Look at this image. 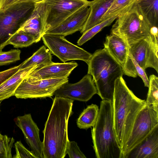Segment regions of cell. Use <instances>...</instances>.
I'll return each mask as SVG.
<instances>
[{
	"label": "cell",
	"instance_id": "cell-1",
	"mask_svg": "<svg viewBox=\"0 0 158 158\" xmlns=\"http://www.w3.org/2000/svg\"><path fill=\"white\" fill-rule=\"evenodd\" d=\"M74 100L55 96L43 131L44 158H64L69 140L68 127Z\"/></svg>",
	"mask_w": 158,
	"mask_h": 158
},
{
	"label": "cell",
	"instance_id": "cell-2",
	"mask_svg": "<svg viewBox=\"0 0 158 158\" xmlns=\"http://www.w3.org/2000/svg\"><path fill=\"white\" fill-rule=\"evenodd\" d=\"M145 101L135 96L127 86L122 77L114 84L112 105L115 132L121 149L130 134L138 113Z\"/></svg>",
	"mask_w": 158,
	"mask_h": 158
},
{
	"label": "cell",
	"instance_id": "cell-3",
	"mask_svg": "<svg viewBox=\"0 0 158 158\" xmlns=\"http://www.w3.org/2000/svg\"><path fill=\"white\" fill-rule=\"evenodd\" d=\"M91 135L96 158H122L121 149L114 129L112 101H101Z\"/></svg>",
	"mask_w": 158,
	"mask_h": 158
},
{
	"label": "cell",
	"instance_id": "cell-4",
	"mask_svg": "<svg viewBox=\"0 0 158 158\" xmlns=\"http://www.w3.org/2000/svg\"><path fill=\"white\" fill-rule=\"evenodd\" d=\"M87 64L97 94L102 100L112 101L115 81L123 74L121 65L104 48L96 51Z\"/></svg>",
	"mask_w": 158,
	"mask_h": 158
},
{
	"label": "cell",
	"instance_id": "cell-5",
	"mask_svg": "<svg viewBox=\"0 0 158 158\" xmlns=\"http://www.w3.org/2000/svg\"><path fill=\"white\" fill-rule=\"evenodd\" d=\"M116 19L111 33L122 38L128 45L142 39L149 38L158 47V28L150 26L135 3L130 10Z\"/></svg>",
	"mask_w": 158,
	"mask_h": 158
},
{
	"label": "cell",
	"instance_id": "cell-6",
	"mask_svg": "<svg viewBox=\"0 0 158 158\" xmlns=\"http://www.w3.org/2000/svg\"><path fill=\"white\" fill-rule=\"evenodd\" d=\"M36 3L22 2L0 9V50L7 45L11 37L30 17Z\"/></svg>",
	"mask_w": 158,
	"mask_h": 158
},
{
	"label": "cell",
	"instance_id": "cell-7",
	"mask_svg": "<svg viewBox=\"0 0 158 158\" xmlns=\"http://www.w3.org/2000/svg\"><path fill=\"white\" fill-rule=\"evenodd\" d=\"M87 0H43L41 16L44 33L56 27L68 16L89 4Z\"/></svg>",
	"mask_w": 158,
	"mask_h": 158
},
{
	"label": "cell",
	"instance_id": "cell-8",
	"mask_svg": "<svg viewBox=\"0 0 158 158\" xmlns=\"http://www.w3.org/2000/svg\"><path fill=\"white\" fill-rule=\"evenodd\" d=\"M158 125V113L145 104L137 115L128 138L121 149L122 158H124Z\"/></svg>",
	"mask_w": 158,
	"mask_h": 158
},
{
	"label": "cell",
	"instance_id": "cell-9",
	"mask_svg": "<svg viewBox=\"0 0 158 158\" xmlns=\"http://www.w3.org/2000/svg\"><path fill=\"white\" fill-rule=\"evenodd\" d=\"M42 39L51 53L63 63L79 60L87 64L92 56V54L69 42L64 36L45 33Z\"/></svg>",
	"mask_w": 158,
	"mask_h": 158
},
{
	"label": "cell",
	"instance_id": "cell-10",
	"mask_svg": "<svg viewBox=\"0 0 158 158\" xmlns=\"http://www.w3.org/2000/svg\"><path fill=\"white\" fill-rule=\"evenodd\" d=\"M68 81V77L32 80L26 77L16 89L14 96L24 99L51 98L58 89Z\"/></svg>",
	"mask_w": 158,
	"mask_h": 158
},
{
	"label": "cell",
	"instance_id": "cell-11",
	"mask_svg": "<svg viewBox=\"0 0 158 158\" xmlns=\"http://www.w3.org/2000/svg\"><path fill=\"white\" fill-rule=\"evenodd\" d=\"M97 93L92 76L87 74L77 83L72 84L68 82L64 84L55 92L53 95L74 101L87 102Z\"/></svg>",
	"mask_w": 158,
	"mask_h": 158
},
{
	"label": "cell",
	"instance_id": "cell-12",
	"mask_svg": "<svg viewBox=\"0 0 158 158\" xmlns=\"http://www.w3.org/2000/svg\"><path fill=\"white\" fill-rule=\"evenodd\" d=\"M128 46L130 52L140 67L144 69L153 68L158 73V48L151 39H142Z\"/></svg>",
	"mask_w": 158,
	"mask_h": 158
},
{
	"label": "cell",
	"instance_id": "cell-13",
	"mask_svg": "<svg viewBox=\"0 0 158 158\" xmlns=\"http://www.w3.org/2000/svg\"><path fill=\"white\" fill-rule=\"evenodd\" d=\"M16 125L21 130L25 139L37 158H44L43 143L40 138V129L30 114L18 116L15 119Z\"/></svg>",
	"mask_w": 158,
	"mask_h": 158
},
{
	"label": "cell",
	"instance_id": "cell-14",
	"mask_svg": "<svg viewBox=\"0 0 158 158\" xmlns=\"http://www.w3.org/2000/svg\"><path fill=\"white\" fill-rule=\"evenodd\" d=\"M78 65L75 61L62 63L52 62L37 67L27 77L32 80L67 78Z\"/></svg>",
	"mask_w": 158,
	"mask_h": 158
},
{
	"label": "cell",
	"instance_id": "cell-15",
	"mask_svg": "<svg viewBox=\"0 0 158 158\" xmlns=\"http://www.w3.org/2000/svg\"><path fill=\"white\" fill-rule=\"evenodd\" d=\"M90 11L89 5H85L68 16L58 26L47 31L45 33L65 37L77 31H80L87 19Z\"/></svg>",
	"mask_w": 158,
	"mask_h": 158
},
{
	"label": "cell",
	"instance_id": "cell-16",
	"mask_svg": "<svg viewBox=\"0 0 158 158\" xmlns=\"http://www.w3.org/2000/svg\"><path fill=\"white\" fill-rule=\"evenodd\" d=\"M124 158H158V125Z\"/></svg>",
	"mask_w": 158,
	"mask_h": 158
},
{
	"label": "cell",
	"instance_id": "cell-17",
	"mask_svg": "<svg viewBox=\"0 0 158 158\" xmlns=\"http://www.w3.org/2000/svg\"><path fill=\"white\" fill-rule=\"evenodd\" d=\"M104 48L122 67L127 58L129 46L127 42L120 36L111 33L106 36Z\"/></svg>",
	"mask_w": 158,
	"mask_h": 158
},
{
	"label": "cell",
	"instance_id": "cell-18",
	"mask_svg": "<svg viewBox=\"0 0 158 158\" xmlns=\"http://www.w3.org/2000/svg\"><path fill=\"white\" fill-rule=\"evenodd\" d=\"M19 31L33 36L36 43L40 40L44 34L41 16V1L36 3L33 12L18 31Z\"/></svg>",
	"mask_w": 158,
	"mask_h": 158
},
{
	"label": "cell",
	"instance_id": "cell-19",
	"mask_svg": "<svg viewBox=\"0 0 158 158\" xmlns=\"http://www.w3.org/2000/svg\"><path fill=\"white\" fill-rule=\"evenodd\" d=\"M38 67L34 66L20 69L12 76L0 85V102L14 96L15 91L30 72Z\"/></svg>",
	"mask_w": 158,
	"mask_h": 158
},
{
	"label": "cell",
	"instance_id": "cell-20",
	"mask_svg": "<svg viewBox=\"0 0 158 158\" xmlns=\"http://www.w3.org/2000/svg\"><path fill=\"white\" fill-rule=\"evenodd\" d=\"M114 0H94L89 1L90 8L87 19L80 31L83 34L87 30L101 23V19L110 7Z\"/></svg>",
	"mask_w": 158,
	"mask_h": 158
},
{
	"label": "cell",
	"instance_id": "cell-21",
	"mask_svg": "<svg viewBox=\"0 0 158 158\" xmlns=\"http://www.w3.org/2000/svg\"><path fill=\"white\" fill-rule=\"evenodd\" d=\"M135 3L150 26L158 28V0H139Z\"/></svg>",
	"mask_w": 158,
	"mask_h": 158
},
{
	"label": "cell",
	"instance_id": "cell-22",
	"mask_svg": "<svg viewBox=\"0 0 158 158\" xmlns=\"http://www.w3.org/2000/svg\"><path fill=\"white\" fill-rule=\"evenodd\" d=\"M52 54L46 46L43 45L29 58L21 63L20 69L34 66L39 67L52 62Z\"/></svg>",
	"mask_w": 158,
	"mask_h": 158
},
{
	"label": "cell",
	"instance_id": "cell-23",
	"mask_svg": "<svg viewBox=\"0 0 158 158\" xmlns=\"http://www.w3.org/2000/svg\"><path fill=\"white\" fill-rule=\"evenodd\" d=\"M126 61L122 67L123 74L129 77H136L139 76L142 79L145 86L148 87L149 80L145 69L140 67L135 61L129 51Z\"/></svg>",
	"mask_w": 158,
	"mask_h": 158
},
{
	"label": "cell",
	"instance_id": "cell-24",
	"mask_svg": "<svg viewBox=\"0 0 158 158\" xmlns=\"http://www.w3.org/2000/svg\"><path fill=\"white\" fill-rule=\"evenodd\" d=\"M99 108L96 104H92L84 110L77 120L78 127L87 129L94 125L98 115Z\"/></svg>",
	"mask_w": 158,
	"mask_h": 158
},
{
	"label": "cell",
	"instance_id": "cell-25",
	"mask_svg": "<svg viewBox=\"0 0 158 158\" xmlns=\"http://www.w3.org/2000/svg\"><path fill=\"white\" fill-rule=\"evenodd\" d=\"M136 0H114L107 11L102 18L101 23L115 16H119L130 10Z\"/></svg>",
	"mask_w": 158,
	"mask_h": 158
},
{
	"label": "cell",
	"instance_id": "cell-26",
	"mask_svg": "<svg viewBox=\"0 0 158 158\" xmlns=\"http://www.w3.org/2000/svg\"><path fill=\"white\" fill-rule=\"evenodd\" d=\"M149 89L146 104L152 107L158 113V78L154 74L149 78Z\"/></svg>",
	"mask_w": 158,
	"mask_h": 158
},
{
	"label": "cell",
	"instance_id": "cell-27",
	"mask_svg": "<svg viewBox=\"0 0 158 158\" xmlns=\"http://www.w3.org/2000/svg\"><path fill=\"white\" fill-rule=\"evenodd\" d=\"M35 43L34 38L32 35L22 31H18L10 38L7 45H12L14 48L26 47Z\"/></svg>",
	"mask_w": 158,
	"mask_h": 158
},
{
	"label": "cell",
	"instance_id": "cell-28",
	"mask_svg": "<svg viewBox=\"0 0 158 158\" xmlns=\"http://www.w3.org/2000/svg\"><path fill=\"white\" fill-rule=\"evenodd\" d=\"M115 16L104 20L84 32L77 41V44L81 46L91 39L104 27L110 25L118 16Z\"/></svg>",
	"mask_w": 158,
	"mask_h": 158
},
{
	"label": "cell",
	"instance_id": "cell-29",
	"mask_svg": "<svg viewBox=\"0 0 158 158\" xmlns=\"http://www.w3.org/2000/svg\"><path fill=\"white\" fill-rule=\"evenodd\" d=\"M15 140L13 137L3 135L0 139V158H12L11 150Z\"/></svg>",
	"mask_w": 158,
	"mask_h": 158
},
{
	"label": "cell",
	"instance_id": "cell-30",
	"mask_svg": "<svg viewBox=\"0 0 158 158\" xmlns=\"http://www.w3.org/2000/svg\"><path fill=\"white\" fill-rule=\"evenodd\" d=\"M21 52L18 49L7 52L0 50V66L8 65L20 60Z\"/></svg>",
	"mask_w": 158,
	"mask_h": 158
},
{
	"label": "cell",
	"instance_id": "cell-31",
	"mask_svg": "<svg viewBox=\"0 0 158 158\" xmlns=\"http://www.w3.org/2000/svg\"><path fill=\"white\" fill-rule=\"evenodd\" d=\"M16 154L13 158H37L31 151H29L23 145L21 141H19L15 143Z\"/></svg>",
	"mask_w": 158,
	"mask_h": 158
},
{
	"label": "cell",
	"instance_id": "cell-32",
	"mask_svg": "<svg viewBox=\"0 0 158 158\" xmlns=\"http://www.w3.org/2000/svg\"><path fill=\"white\" fill-rule=\"evenodd\" d=\"M70 158H86L75 141H69L66 151Z\"/></svg>",
	"mask_w": 158,
	"mask_h": 158
},
{
	"label": "cell",
	"instance_id": "cell-33",
	"mask_svg": "<svg viewBox=\"0 0 158 158\" xmlns=\"http://www.w3.org/2000/svg\"><path fill=\"white\" fill-rule=\"evenodd\" d=\"M21 64L6 70L0 72V85L3 82L12 76L19 69Z\"/></svg>",
	"mask_w": 158,
	"mask_h": 158
},
{
	"label": "cell",
	"instance_id": "cell-34",
	"mask_svg": "<svg viewBox=\"0 0 158 158\" xmlns=\"http://www.w3.org/2000/svg\"><path fill=\"white\" fill-rule=\"evenodd\" d=\"M43 0H4L0 9L5 8L12 5L18 3L24 2H32L36 3Z\"/></svg>",
	"mask_w": 158,
	"mask_h": 158
},
{
	"label": "cell",
	"instance_id": "cell-35",
	"mask_svg": "<svg viewBox=\"0 0 158 158\" xmlns=\"http://www.w3.org/2000/svg\"><path fill=\"white\" fill-rule=\"evenodd\" d=\"M4 0H0V7L2 5Z\"/></svg>",
	"mask_w": 158,
	"mask_h": 158
},
{
	"label": "cell",
	"instance_id": "cell-36",
	"mask_svg": "<svg viewBox=\"0 0 158 158\" xmlns=\"http://www.w3.org/2000/svg\"><path fill=\"white\" fill-rule=\"evenodd\" d=\"M2 136V135L1 133H0V139L1 138Z\"/></svg>",
	"mask_w": 158,
	"mask_h": 158
},
{
	"label": "cell",
	"instance_id": "cell-37",
	"mask_svg": "<svg viewBox=\"0 0 158 158\" xmlns=\"http://www.w3.org/2000/svg\"><path fill=\"white\" fill-rule=\"evenodd\" d=\"M139 0H136V2H137V1H139Z\"/></svg>",
	"mask_w": 158,
	"mask_h": 158
},
{
	"label": "cell",
	"instance_id": "cell-38",
	"mask_svg": "<svg viewBox=\"0 0 158 158\" xmlns=\"http://www.w3.org/2000/svg\"><path fill=\"white\" fill-rule=\"evenodd\" d=\"M1 102H0V105Z\"/></svg>",
	"mask_w": 158,
	"mask_h": 158
}]
</instances>
